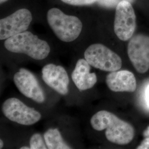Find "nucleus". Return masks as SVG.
I'll return each instance as SVG.
<instances>
[{"label":"nucleus","mask_w":149,"mask_h":149,"mask_svg":"<svg viewBox=\"0 0 149 149\" xmlns=\"http://www.w3.org/2000/svg\"><path fill=\"white\" fill-rule=\"evenodd\" d=\"M31 12L22 8L0 20V39L6 40L26 31L32 21Z\"/></svg>","instance_id":"6e6552de"},{"label":"nucleus","mask_w":149,"mask_h":149,"mask_svg":"<svg viewBox=\"0 0 149 149\" xmlns=\"http://www.w3.org/2000/svg\"><path fill=\"white\" fill-rule=\"evenodd\" d=\"M7 1H8V0H0V3H1V4H2V3H3L6 2H7Z\"/></svg>","instance_id":"4be33fe9"},{"label":"nucleus","mask_w":149,"mask_h":149,"mask_svg":"<svg viewBox=\"0 0 149 149\" xmlns=\"http://www.w3.org/2000/svg\"><path fill=\"white\" fill-rule=\"evenodd\" d=\"M143 135H144V137H145V138L149 137V126L147 128V129L144 131Z\"/></svg>","instance_id":"6ab92c4d"},{"label":"nucleus","mask_w":149,"mask_h":149,"mask_svg":"<svg viewBox=\"0 0 149 149\" xmlns=\"http://www.w3.org/2000/svg\"><path fill=\"white\" fill-rule=\"evenodd\" d=\"M145 97H146V101L147 102L148 106L149 107V85L148 86L145 91Z\"/></svg>","instance_id":"a211bd4d"},{"label":"nucleus","mask_w":149,"mask_h":149,"mask_svg":"<svg viewBox=\"0 0 149 149\" xmlns=\"http://www.w3.org/2000/svg\"><path fill=\"white\" fill-rule=\"evenodd\" d=\"M47 21L54 34L64 42L74 41L82 29V22L78 17L67 15L57 8L48 11Z\"/></svg>","instance_id":"7ed1b4c3"},{"label":"nucleus","mask_w":149,"mask_h":149,"mask_svg":"<svg viewBox=\"0 0 149 149\" xmlns=\"http://www.w3.org/2000/svg\"><path fill=\"white\" fill-rule=\"evenodd\" d=\"M136 29V15L131 2L124 0L116 7L114 31L117 37L127 41L133 37Z\"/></svg>","instance_id":"423d86ee"},{"label":"nucleus","mask_w":149,"mask_h":149,"mask_svg":"<svg viewBox=\"0 0 149 149\" xmlns=\"http://www.w3.org/2000/svg\"><path fill=\"white\" fill-rule=\"evenodd\" d=\"M122 1L124 0H97L96 2L99 5L106 7V8H114L116 7ZM132 3L135 0H126Z\"/></svg>","instance_id":"2eb2a0df"},{"label":"nucleus","mask_w":149,"mask_h":149,"mask_svg":"<svg viewBox=\"0 0 149 149\" xmlns=\"http://www.w3.org/2000/svg\"><path fill=\"white\" fill-rule=\"evenodd\" d=\"M44 138L49 149H70L69 146L64 141L58 129H49L45 133Z\"/></svg>","instance_id":"ddd939ff"},{"label":"nucleus","mask_w":149,"mask_h":149,"mask_svg":"<svg viewBox=\"0 0 149 149\" xmlns=\"http://www.w3.org/2000/svg\"><path fill=\"white\" fill-rule=\"evenodd\" d=\"M3 147V141L1 139L0 140V149H2Z\"/></svg>","instance_id":"aec40b11"},{"label":"nucleus","mask_w":149,"mask_h":149,"mask_svg":"<svg viewBox=\"0 0 149 149\" xmlns=\"http://www.w3.org/2000/svg\"><path fill=\"white\" fill-rule=\"evenodd\" d=\"M64 3L73 6L89 5L96 2L97 0H61Z\"/></svg>","instance_id":"dca6fc26"},{"label":"nucleus","mask_w":149,"mask_h":149,"mask_svg":"<svg viewBox=\"0 0 149 149\" xmlns=\"http://www.w3.org/2000/svg\"><path fill=\"white\" fill-rule=\"evenodd\" d=\"M90 66L86 59H79L72 72V79L74 85L80 91L90 89L97 82L96 74L90 72Z\"/></svg>","instance_id":"f8f14e48"},{"label":"nucleus","mask_w":149,"mask_h":149,"mask_svg":"<svg viewBox=\"0 0 149 149\" xmlns=\"http://www.w3.org/2000/svg\"><path fill=\"white\" fill-rule=\"evenodd\" d=\"M2 111L9 120L23 125H33L39 122L42 117L39 112L27 106L16 98L6 100L2 104Z\"/></svg>","instance_id":"39448f33"},{"label":"nucleus","mask_w":149,"mask_h":149,"mask_svg":"<svg viewBox=\"0 0 149 149\" xmlns=\"http://www.w3.org/2000/svg\"><path fill=\"white\" fill-rule=\"evenodd\" d=\"M90 123L92 127L96 130L106 129L107 139L113 143L126 145L133 139L135 134L133 127L111 112L99 111L92 117Z\"/></svg>","instance_id":"f257e3e1"},{"label":"nucleus","mask_w":149,"mask_h":149,"mask_svg":"<svg viewBox=\"0 0 149 149\" xmlns=\"http://www.w3.org/2000/svg\"><path fill=\"white\" fill-rule=\"evenodd\" d=\"M85 59L91 66L107 72L120 69L122 60L117 54L102 44L91 45L84 53Z\"/></svg>","instance_id":"20e7f679"},{"label":"nucleus","mask_w":149,"mask_h":149,"mask_svg":"<svg viewBox=\"0 0 149 149\" xmlns=\"http://www.w3.org/2000/svg\"><path fill=\"white\" fill-rule=\"evenodd\" d=\"M138 149H149V137H146L138 146Z\"/></svg>","instance_id":"f3484780"},{"label":"nucleus","mask_w":149,"mask_h":149,"mask_svg":"<svg viewBox=\"0 0 149 149\" xmlns=\"http://www.w3.org/2000/svg\"><path fill=\"white\" fill-rule=\"evenodd\" d=\"M29 144L31 149H48L45 142L44 143L42 136L40 134H33L30 139Z\"/></svg>","instance_id":"4468645a"},{"label":"nucleus","mask_w":149,"mask_h":149,"mask_svg":"<svg viewBox=\"0 0 149 149\" xmlns=\"http://www.w3.org/2000/svg\"><path fill=\"white\" fill-rule=\"evenodd\" d=\"M128 56L135 70L141 74L149 69V36L138 34L130 38L127 48Z\"/></svg>","instance_id":"0eeeda50"},{"label":"nucleus","mask_w":149,"mask_h":149,"mask_svg":"<svg viewBox=\"0 0 149 149\" xmlns=\"http://www.w3.org/2000/svg\"><path fill=\"white\" fill-rule=\"evenodd\" d=\"M6 49L12 53L26 54L32 59H45L50 52L48 43L29 31H25L7 39Z\"/></svg>","instance_id":"f03ea898"},{"label":"nucleus","mask_w":149,"mask_h":149,"mask_svg":"<svg viewBox=\"0 0 149 149\" xmlns=\"http://www.w3.org/2000/svg\"><path fill=\"white\" fill-rule=\"evenodd\" d=\"M13 80L17 88L24 96L39 103L45 101V96L43 89L31 71L20 69L14 75Z\"/></svg>","instance_id":"1a4fd4ad"},{"label":"nucleus","mask_w":149,"mask_h":149,"mask_svg":"<svg viewBox=\"0 0 149 149\" xmlns=\"http://www.w3.org/2000/svg\"><path fill=\"white\" fill-rule=\"evenodd\" d=\"M31 148L29 147H28V146H22V148H21V149H30Z\"/></svg>","instance_id":"412c9836"},{"label":"nucleus","mask_w":149,"mask_h":149,"mask_svg":"<svg viewBox=\"0 0 149 149\" xmlns=\"http://www.w3.org/2000/svg\"><path fill=\"white\" fill-rule=\"evenodd\" d=\"M108 87L113 92H133L136 88V81L132 72L120 70L111 72L107 76Z\"/></svg>","instance_id":"9b49d317"},{"label":"nucleus","mask_w":149,"mask_h":149,"mask_svg":"<svg viewBox=\"0 0 149 149\" xmlns=\"http://www.w3.org/2000/svg\"><path fill=\"white\" fill-rule=\"evenodd\" d=\"M42 79L44 82L62 95L69 92V78L63 67L54 64H49L42 69Z\"/></svg>","instance_id":"9d476101"}]
</instances>
